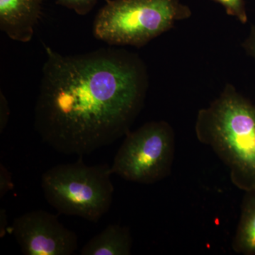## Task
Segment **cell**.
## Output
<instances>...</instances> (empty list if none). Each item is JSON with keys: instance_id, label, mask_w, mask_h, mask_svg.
<instances>
[{"instance_id": "14", "label": "cell", "mask_w": 255, "mask_h": 255, "mask_svg": "<svg viewBox=\"0 0 255 255\" xmlns=\"http://www.w3.org/2000/svg\"><path fill=\"white\" fill-rule=\"evenodd\" d=\"M9 117V108L8 102L2 92L0 94V132L2 133L7 124Z\"/></svg>"}, {"instance_id": "12", "label": "cell", "mask_w": 255, "mask_h": 255, "mask_svg": "<svg viewBox=\"0 0 255 255\" xmlns=\"http://www.w3.org/2000/svg\"><path fill=\"white\" fill-rule=\"evenodd\" d=\"M14 187L11 174L2 164H0V198L4 197Z\"/></svg>"}, {"instance_id": "6", "label": "cell", "mask_w": 255, "mask_h": 255, "mask_svg": "<svg viewBox=\"0 0 255 255\" xmlns=\"http://www.w3.org/2000/svg\"><path fill=\"white\" fill-rule=\"evenodd\" d=\"M11 231L23 255H71L78 249L76 233L44 210L25 213L14 219Z\"/></svg>"}, {"instance_id": "11", "label": "cell", "mask_w": 255, "mask_h": 255, "mask_svg": "<svg viewBox=\"0 0 255 255\" xmlns=\"http://www.w3.org/2000/svg\"><path fill=\"white\" fill-rule=\"evenodd\" d=\"M45 1V0H44ZM57 4L73 9L78 14L85 15L90 12L99 0H54Z\"/></svg>"}, {"instance_id": "3", "label": "cell", "mask_w": 255, "mask_h": 255, "mask_svg": "<svg viewBox=\"0 0 255 255\" xmlns=\"http://www.w3.org/2000/svg\"><path fill=\"white\" fill-rule=\"evenodd\" d=\"M191 15L180 0H107L96 16L93 33L111 46L141 48Z\"/></svg>"}, {"instance_id": "5", "label": "cell", "mask_w": 255, "mask_h": 255, "mask_svg": "<svg viewBox=\"0 0 255 255\" xmlns=\"http://www.w3.org/2000/svg\"><path fill=\"white\" fill-rule=\"evenodd\" d=\"M175 152V134L164 121L145 124L125 135L114 162L112 174L129 182L152 184L168 177Z\"/></svg>"}, {"instance_id": "7", "label": "cell", "mask_w": 255, "mask_h": 255, "mask_svg": "<svg viewBox=\"0 0 255 255\" xmlns=\"http://www.w3.org/2000/svg\"><path fill=\"white\" fill-rule=\"evenodd\" d=\"M44 0H0V29L14 41H31Z\"/></svg>"}, {"instance_id": "1", "label": "cell", "mask_w": 255, "mask_h": 255, "mask_svg": "<svg viewBox=\"0 0 255 255\" xmlns=\"http://www.w3.org/2000/svg\"><path fill=\"white\" fill-rule=\"evenodd\" d=\"M46 53L34 116L45 143L83 157L130 131L148 89L138 55L107 48L64 55L48 46Z\"/></svg>"}, {"instance_id": "4", "label": "cell", "mask_w": 255, "mask_h": 255, "mask_svg": "<svg viewBox=\"0 0 255 255\" xmlns=\"http://www.w3.org/2000/svg\"><path fill=\"white\" fill-rule=\"evenodd\" d=\"M112 174L108 164L88 166L80 157L74 163L48 169L42 176V190L47 202L60 214L97 222L112 206Z\"/></svg>"}, {"instance_id": "8", "label": "cell", "mask_w": 255, "mask_h": 255, "mask_svg": "<svg viewBox=\"0 0 255 255\" xmlns=\"http://www.w3.org/2000/svg\"><path fill=\"white\" fill-rule=\"evenodd\" d=\"M132 238L130 230L118 224L109 225L87 242L80 251L82 255H129Z\"/></svg>"}, {"instance_id": "9", "label": "cell", "mask_w": 255, "mask_h": 255, "mask_svg": "<svg viewBox=\"0 0 255 255\" xmlns=\"http://www.w3.org/2000/svg\"><path fill=\"white\" fill-rule=\"evenodd\" d=\"M232 248L238 254L255 255V190L246 192Z\"/></svg>"}, {"instance_id": "13", "label": "cell", "mask_w": 255, "mask_h": 255, "mask_svg": "<svg viewBox=\"0 0 255 255\" xmlns=\"http://www.w3.org/2000/svg\"><path fill=\"white\" fill-rule=\"evenodd\" d=\"M242 48L247 54L255 60V24L251 26L248 36L242 43Z\"/></svg>"}, {"instance_id": "2", "label": "cell", "mask_w": 255, "mask_h": 255, "mask_svg": "<svg viewBox=\"0 0 255 255\" xmlns=\"http://www.w3.org/2000/svg\"><path fill=\"white\" fill-rule=\"evenodd\" d=\"M196 136L230 169L241 190H255V105L227 84L219 97L196 116Z\"/></svg>"}, {"instance_id": "10", "label": "cell", "mask_w": 255, "mask_h": 255, "mask_svg": "<svg viewBox=\"0 0 255 255\" xmlns=\"http://www.w3.org/2000/svg\"><path fill=\"white\" fill-rule=\"evenodd\" d=\"M221 4L226 14L233 16L240 22L246 23L248 21L246 1L245 0H212Z\"/></svg>"}, {"instance_id": "15", "label": "cell", "mask_w": 255, "mask_h": 255, "mask_svg": "<svg viewBox=\"0 0 255 255\" xmlns=\"http://www.w3.org/2000/svg\"><path fill=\"white\" fill-rule=\"evenodd\" d=\"M7 216L4 209L0 210V238H4L7 226Z\"/></svg>"}]
</instances>
